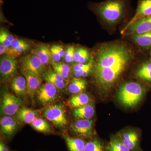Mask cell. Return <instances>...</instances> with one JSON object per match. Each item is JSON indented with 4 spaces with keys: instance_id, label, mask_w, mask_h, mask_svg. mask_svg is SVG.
Returning <instances> with one entry per match:
<instances>
[{
    "instance_id": "obj_11",
    "label": "cell",
    "mask_w": 151,
    "mask_h": 151,
    "mask_svg": "<svg viewBox=\"0 0 151 151\" xmlns=\"http://www.w3.org/2000/svg\"><path fill=\"white\" fill-rule=\"evenodd\" d=\"M151 15V0H139L137 8L134 17L122 29V34H124L128 28L139 19Z\"/></svg>"
},
{
    "instance_id": "obj_17",
    "label": "cell",
    "mask_w": 151,
    "mask_h": 151,
    "mask_svg": "<svg viewBox=\"0 0 151 151\" xmlns=\"http://www.w3.org/2000/svg\"><path fill=\"white\" fill-rule=\"evenodd\" d=\"M95 111L93 105L90 104L75 108L73 111L74 117L77 120L90 119L94 116Z\"/></svg>"
},
{
    "instance_id": "obj_19",
    "label": "cell",
    "mask_w": 151,
    "mask_h": 151,
    "mask_svg": "<svg viewBox=\"0 0 151 151\" xmlns=\"http://www.w3.org/2000/svg\"><path fill=\"white\" fill-rule=\"evenodd\" d=\"M121 139L131 150L134 148L137 145L139 141V137L136 132L129 131L122 134Z\"/></svg>"
},
{
    "instance_id": "obj_18",
    "label": "cell",
    "mask_w": 151,
    "mask_h": 151,
    "mask_svg": "<svg viewBox=\"0 0 151 151\" xmlns=\"http://www.w3.org/2000/svg\"><path fill=\"white\" fill-rule=\"evenodd\" d=\"M63 137L69 151H84L86 144L84 140L72 137L66 134H63Z\"/></svg>"
},
{
    "instance_id": "obj_8",
    "label": "cell",
    "mask_w": 151,
    "mask_h": 151,
    "mask_svg": "<svg viewBox=\"0 0 151 151\" xmlns=\"http://www.w3.org/2000/svg\"><path fill=\"white\" fill-rule=\"evenodd\" d=\"M22 72L26 80L27 94L33 101L41 84V76L27 70H22Z\"/></svg>"
},
{
    "instance_id": "obj_24",
    "label": "cell",
    "mask_w": 151,
    "mask_h": 151,
    "mask_svg": "<svg viewBox=\"0 0 151 151\" xmlns=\"http://www.w3.org/2000/svg\"><path fill=\"white\" fill-rule=\"evenodd\" d=\"M52 65L55 72L61 76L65 80L68 78L70 71L69 65L60 62H53Z\"/></svg>"
},
{
    "instance_id": "obj_9",
    "label": "cell",
    "mask_w": 151,
    "mask_h": 151,
    "mask_svg": "<svg viewBox=\"0 0 151 151\" xmlns=\"http://www.w3.org/2000/svg\"><path fill=\"white\" fill-rule=\"evenodd\" d=\"M57 88L51 83L47 82L40 86L36 93L38 101L42 104L52 102L56 98Z\"/></svg>"
},
{
    "instance_id": "obj_16",
    "label": "cell",
    "mask_w": 151,
    "mask_h": 151,
    "mask_svg": "<svg viewBox=\"0 0 151 151\" xmlns=\"http://www.w3.org/2000/svg\"><path fill=\"white\" fill-rule=\"evenodd\" d=\"M12 89L18 96H23L27 93L25 78L21 76H14L11 81Z\"/></svg>"
},
{
    "instance_id": "obj_32",
    "label": "cell",
    "mask_w": 151,
    "mask_h": 151,
    "mask_svg": "<svg viewBox=\"0 0 151 151\" xmlns=\"http://www.w3.org/2000/svg\"><path fill=\"white\" fill-rule=\"evenodd\" d=\"M75 49L73 46H69L65 52L64 60L67 63H71L74 61Z\"/></svg>"
},
{
    "instance_id": "obj_29",
    "label": "cell",
    "mask_w": 151,
    "mask_h": 151,
    "mask_svg": "<svg viewBox=\"0 0 151 151\" xmlns=\"http://www.w3.org/2000/svg\"><path fill=\"white\" fill-rule=\"evenodd\" d=\"M84 151H104L103 146L100 141L95 137L86 143Z\"/></svg>"
},
{
    "instance_id": "obj_28",
    "label": "cell",
    "mask_w": 151,
    "mask_h": 151,
    "mask_svg": "<svg viewBox=\"0 0 151 151\" xmlns=\"http://www.w3.org/2000/svg\"><path fill=\"white\" fill-rule=\"evenodd\" d=\"M15 38L6 29H1L0 30V43L7 48H9Z\"/></svg>"
},
{
    "instance_id": "obj_38",
    "label": "cell",
    "mask_w": 151,
    "mask_h": 151,
    "mask_svg": "<svg viewBox=\"0 0 151 151\" xmlns=\"http://www.w3.org/2000/svg\"><path fill=\"white\" fill-rule=\"evenodd\" d=\"M7 49L8 48L4 46L2 44H0V55H1V56L3 55V54H6Z\"/></svg>"
},
{
    "instance_id": "obj_7",
    "label": "cell",
    "mask_w": 151,
    "mask_h": 151,
    "mask_svg": "<svg viewBox=\"0 0 151 151\" xmlns=\"http://www.w3.org/2000/svg\"><path fill=\"white\" fill-rule=\"evenodd\" d=\"M22 70H27L41 76L45 71V65L36 55L31 54L24 57L22 60Z\"/></svg>"
},
{
    "instance_id": "obj_6",
    "label": "cell",
    "mask_w": 151,
    "mask_h": 151,
    "mask_svg": "<svg viewBox=\"0 0 151 151\" xmlns=\"http://www.w3.org/2000/svg\"><path fill=\"white\" fill-rule=\"evenodd\" d=\"M22 103V100L14 94L5 92L3 94L1 114L5 116H13L19 110Z\"/></svg>"
},
{
    "instance_id": "obj_1",
    "label": "cell",
    "mask_w": 151,
    "mask_h": 151,
    "mask_svg": "<svg viewBox=\"0 0 151 151\" xmlns=\"http://www.w3.org/2000/svg\"><path fill=\"white\" fill-rule=\"evenodd\" d=\"M132 57L124 45L112 44L103 47L98 52L96 62V79L104 87L110 88L125 70Z\"/></svg>"
},
{
    "instance_id": "obj_27",
    "label": "cell",
    "mask_w": 151,
    "mask_h": 151,
    "mask_svg": "<svg viewBox=\"0 0 151 151\" xmlns=\"http://www.w3.org/2000/svg\"><path fill=\"white\" fill-rule=\"evenodd\" d=\"M89 52L86 49L80 47L75 49L74 61L76 62L84 64L89 60Z\"/></svg>"
},
{
    "instance_id": "obj_10",
    "label": "cell",
    "mask_w": 151,
    "mask_h": 151,
    "mask_svg": "<svg viewBox=\"0 0 151 151\" xmlns=\"http://www.w3.org/2000/svg\"><path fill=\"white\" fill-rule=\"evenodd\" d=\"M93 122L90 119L78 120L70 125V129L76 135L89 138L92 137Z\"/></svg>"
},
{
    "instance_id": "obj_35",
    "label": "cell",
    "mask_w": 151,
    "mask_h": 151,
    "mask_svg": "<svg viewBox=\"0 0 151 151\" xmlns=\"http://www.w3.org/2000/svg\"><path fill=\"white\" fill-rule=\"evenodd\" d=\"M89 64V62L88 63H86V64L78 63H77V64H75V65H73V69H72L73 73H74V72H76V71H78V70H81V69L85 68L88 66Z\"/></svg>"
},
{
    "instance_id": "obj_25",
    "label": "cell",
    "mask_w": 151,
    "mask_h": 151,
    "mask_svg": "<svg viewBox=\"0 0 151 151\" xmlns=\"http://www.w3.org/2000/svg\"><path fill=\"white\" fill-rule=\"evenodd\" d=\"M32 126L38 132L45 133H52L50 126L45 120L37 118L31 124Z\"/></svg>"
},
{
    "instance_id": "obj_39",
    "label": "cell",
    "mask_w": 151,
    "mask_h": 151,
    "mask_svg": "<svg viewBox=\"0 0 151 151\" xmlns=\"http://www.w3.org/2000/svg\"></svg>"
},
{
    "instance_id": "obj_33",
    "label": "cell",
    "mask_w": 151,
    "mask_h": 151,
    "mask_svg": "<svg viewBox=\"0 0 151 151\" xmlns=\"http://www.w3.org/2000/svg\"><path fill=\"white\" fill-rule=\"evenodd\" d=\"M27 44H28L25 41L22 39H15L14 40L10 48H16L19 47Z\"/></svg>"
},
{
    "instance_id": "obj_4",
    "label": "cell",
    "mask_w": 151,
    "mask_h": 151,
    "mask_svg": "<svg viewBox=\"0 0 151 151\" xmlns=\"http://www.w3.org/2000/svg\"><path fill=\"white\" fill-rule=\"evenodd\" d=\"M43 115L46 119L59 128H64L68 124L64 106L62 104L48 106L45 110Z\"/></svg>"
},
{
    "instance_id": "obj_31",
    "label": "cell",
    "mask_w": 151,
    "mask_h": 151,
    "mask_svg": "<svg viewBox=\"0 0 151 151\" xmlns=\"http://www.w3.org/2000/svg\"><path fill=\"white\" fill-rule=\"evenodd\" d=\"M93 65V60L92 59L90 60L89 61V64L88 66L81 69L80 70H78L76 72L73 73V75L74 77L76 78H80L81 77H86L89 73H90Z\"/></svg>"
},
{
    "instance_id": "obj_21",
    "label": "cell",
    "mask_w": 151,
    "mask_h": 151,
    "mask_svg": "<svg viewBox=\"0 0 151 151\" xmlns=\"http://www.w3.org/2000/svg\"><path fill=\"white\" fill-rule=\"evenodd\" d=\"M69 102L71 107L78 108L89 104L90 98L86 93H81L71 97Z\"/></svg>"
},
{
    "instance_id": "obj_14",
    "label": "cell",
    "mask_w": 151,
    "mask_h": 151,
    "mask_svg": "<svg viewBox=\"0 0 151 151\" xmlns=\"http://www.w3.org/2000/svg\"><path fill=\"white\" fill-rule=\"evenodd\" d=\"M38 110L24 108L20 109L16 113L17 121L24 124H31L39 115Z\"/></svg>"
},
{
    "instance_id": "obj_20",
    "label": "cell",
    "mask_w": 151,
    "mask_h": 151,
    "mask_svg": "<svg viewBox=\"0 0 151 151\" xmlns=\"http://www.w3.org/2000/svg\"><path fill=\"white\" fill-rule=\"evenodd\" d=\"M132 37L136 44L142 47L148 48L151 46V31L132 35Z\"/></svg>"
},
{
    "instance_id": "obj_23",
    "label": "cell",
    "mask_w": 151,
    "mask_h": 151,
    "mask_svg": "<svg viewBox=\"0 0 151 151\" xmlns=\"http://www.w3.org/2000/svg\"><path fill=\"white\" fill-rule=\"evenodd\" d=\"M136 75L140 79L151 82V62L143 63L138 69Z\"/></svg>"
},
{
    "instance_id": "obj_36",
    "label": "cell",
    "mask_w": 151,
    "mask_h": 151,
    "mask_svg": "<svg viewBox=\"0 0 151 151\" xmlns=\"http://www.w3.org/2000/svg\"><path fill=\"white\" fill-rule=\"evenodd\" d=\"M52 46L55 49V50L57 51L61 58L64 57L65 52L64 51V49L63 46L61 45H52Z\"/></svg>"
},
{
    "instance_id": "obj_5",
    "label": "cell",
    "mask_w": 151,
    "mask_h": 151,
    "mask_svg": "<svg viewBox=\"0 0 151 151\" xmlns=\"http://www.w3.org/2000/svg\"><path fill=\"white\" fill-rule=\"evenodd\" d=\"M17 69V62L15 58L5 54L0 59L1 81H8L13 77Z\"/></svg>"
},
{
    "instance_id": "obj_13",
    "label": "cell",
    "mask_w": 151,
    "mask_h": 151,
    "mask_svg": "<svg viewBox=\"0 0 151 151\" xmlns=\"http://www.w3.org/2000/svg\"><path fill=\"white\" fill-rule=\"evenodd\" d=\"M17 120L12 116H5L1 119V129L2 134L8 137H12L18 127Z\"/></svg>"
},
{
    "instance_id": "obj_26",
    "label": "cell",
    "mask_w": 151,
    "mask_h": 151,
    "mask_svg": "<svg viewBox=\"0 0 151 151\" xmlns=\"http://www.w3.org/2000/svg\"><path fill=\"white\" fill-rule=\"evenodd\" d=\"M108 151H130L127 146L124 145L121 139L113 137L111 139L107 147Z\"/></svg>"
},
{
    "instance_id": "obj_12",
    "label": "cell",
    "mask_w": 151,
    "mask_h": 151,
    "mask_svg": "<svg viewBox=\"0 0 151 151\" xmlns=\"http://www.w3.org/2000/svg\"><path fill=\"white\" fill-rule=\"evenodd\" d=\"M150 31H151V15L144 17L134 22L125 32L132 35Z\"/></svg>"
},
{
    "instance_id": "obj_2",
    "label": "cell",
    "mask_w": 151,
    "mask_h": 151,
    "mask_svg": "<svg viewBox=\"0 0 151 151\" xmlns=\"http://www.w3.org/2000/svg\"><path fill=\"white\" fill-rule=\"evenodd\" d=\"M128 6V0H105L95 4V12L105 22L114 24L124 17Z\"/></svg>"
},
{
    "instance_id": "obj_3",
    "label": "cell",
    "mask_w": 151,
    "mask_h": 151,
    "mask_svg": "<svg viewBox=\"0 0 151 151\" xmlns=\"http://www.w3.org/2000/svg\"><path fill=\"white\" fill-rule=\"evenodd\" d=\"M145 90L140 84L127 82L122 84L118 93V100L122 105L132 107L137 105L145 94Z\"/></svg>"
},
{
    "instance_id": "obj_22",
    "label": "cell",
    "mask_w": 151,
    "mask_h": 151,
    "mask_svg": "<svg viewBox=\"0 0 151 151\" xmlns=\"http://www.w3.org/2000/svg\"><path fill=\"white\" fill-rule=\"evenodd\" d=\"M86 81L81 78H74L68 86V91L71 94L80 93L86 88Z\"/></svg>"
},
{
    "instance_id": "obj_37",
    "label": "cell",
    "mask_w": 151,
    "mask_h": 151,
    "mask_svg": "<svg viewBox=\"0 0 151 151\" xmlns=\"http://www.w3.org/2000/svg\"><path fill=\"white\" fill-rule=\"evenodd\" d=\"M0 151H10L8 147L1 141L0 142Z\"/></svg>"
},
{
    "instance_id": "obj_34",
    "label": "cell",
    "mask_w": 151,
    "mask_h": 151,
    "mask_svg": "<svg viewBox=\"0 0 151 151\" xmlns=\"http://www.w3.org/2000/svg\"><path fill=\"white\" fill-rule=\"evenodd\" d=\"M50 52L52 58L53 62H59L62 58L60 57L58 52L52 46L50 48Z\"/></svg>"
},
{
    "instance_id": "obj_30",
    "label": "cell",
    "mask_w": 151,
    "mask_h": 151,
    "mask_svg": "<svg viewBox=\"0 0 151 151\" xmlns=\"http://www.w3.org/2000/svg\"><path fill=\"white\" fill-rule=\"evenodd\" d=\"M29 47V44L23 45L16 48H11L10 47L7 49L6 54L10 55L15 58L20 55L22 52L25 51Z\"/></svg>"
},
{
    "instance_id": "obj_15",
    "label": "cell",
    "mask_w": 151,
    "mask_h": 151,
    "mask_svg": "<svg viewBox=\"0 0 151 151\" xmlns=\"http://www.w3.org/2000/svg\"><path fill=\"white\" fill-rule=\"evenodd\" d=\"M33 54L36 55L44 65L52 63L53 61L52 58L50 49L47 44H40L33 51Z\"/></svg>"
}]
</instances>
